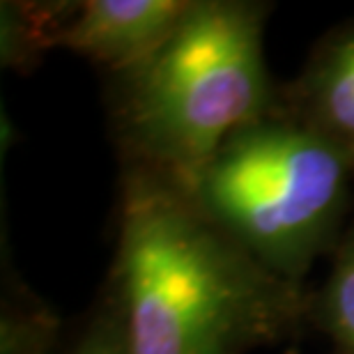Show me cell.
<instances>
[{"label": "cell", "instance_id": "6da1fadb", "mask_svg": "<svg viewBox=\"0 0 354 354\" xmlns=\"http://www.w3.org/2000/svg\"><path fill=\"white\" fill-rule=\"evenodd\" d=\"M109 301L129 354H249L308 317L269 272L164 177L127 166Z\"/></svg>", "mask_w": 354, "mask_h": 354}, {"label": "cell", "instance_id": "52a82bcc", "mask_svg": "<svg viewBox=\"0 0 354 354\" xmlns=\"http://www.w3.org/2000/svg\"><path fill=\"white\" fill-rule=\"evenodd\" d=\"M60 320L17 276L3 286L0 354H51Z\"/></svg>", "mask_w": 354, "mask_h": 354}, {"label": "cell", "instance_id": "7a4b0ae2", "mask_svg": "<svg viewBox=\"0 0 354 354\" xmlns=\"http://www.w3.org/2000/svg\"><path fill=\"white\" fill-rule=\"evenodd\" d=\"M267 14L253 0H194L150 58L115 74V122L131 168L187 191L230 133L279 106Z\"/></svg>", "mask_w": 354, "mask_h": 354}, {"label": "cell", "instance_id": "8992f818", "mask_svg": "<svg viewBox=\"0 0 354 354\" xmlns=\"http://www.w3.org/2000/svg\"><path fill=\"white\" fill-rule=\"evenodd\" d=\"M308 320L317 324L338 354H354V223L336 244L322 288L310 297Z\"/></svg>", "mask_w": 354, "mask_h": 354}, {"label": "cell", "instance_id": "9c48e42d", "mask_svg": "<svg viewBox=\"0 0 354 354\" xmlns=\"http://www.w3.org/2000/svg\"><path fill=\"white\" fill-rule=\"evenodd\" d=\"M69 354H129L118 313L109 299Z\"/></svg>", "mask_w": 354, "mask_h": 354}, {"label": "cell", "instance_id": "ba28073f", "mask_svg": "<svg viewBox=\"0 0 354 354\" xmlns=\"http://www.w3.org/2000/svg\"><path fill=\"white\" fill-rule=\"evenodd\" d=\"M67 5L3 3V65L26 69L39 51L53 46V35Z\"/></svg>", "mask_w": 354, "mask_h": 354}, {"label": "cell", "instance_id": "277c9868", "mask_svg": "<svg viewBox=\"0 0 354 354\" xmlns=\"http://www.w3.org/2000/svg\"><path fill=\"white\" fill-rule=\"evenodd\" d=\"M194 0H86L67 5L53 46L67 48L113 74L147 60L175 32Z\"/></svg>", "mask_w": 354, "mask_h": 354}, {"label": "cell", "instance_id": "5b68a950", "mask_svg": "<svg viewBox=\"0 0 354 354\" xmlns=\"http://www.w3.org/2000/svg\"><path fill=\"white\" fill-rule=\"evenodd\" d=\"M286 99L290 115L336 145L354 166V21L322 39Z\"/></svg>", "mask_w": 354, "mask_h": 354}, {"label": "cell", "instance_id": "3957f363", "mask_svg": "<svg viewBox=\"0 0 354 354\" xmlns=\"http://www.w3.org/2000/svg\"><path fill=\"white\" fill-rule=\"evenodd\" d=\"M352 173L336 145L276 106L230 133L187 194L260 265L301 286L341 242Z\"/></svg>", "mask_w": 354, "mask_h": 354}]
</instances>
